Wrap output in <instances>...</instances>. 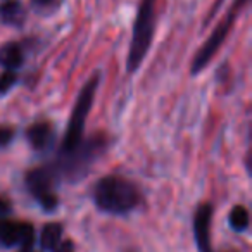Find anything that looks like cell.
<instances>
[{
    "label": "cell",
    "instance_id": "7a4b0ae2",
    "mask_svg": "<svg viewBox=\"0 0 252 252\" xmlns=\"http://www.w3.org/2000/svg\"><path fill=\"white\" fill-rule=\"evenodd\" d=\"M156 2L158 0H140V5H138L133 26V38H131L128 61H126V67L130 73H135L140 67L151 49L156 23Z\"/></svg>",
    "mask_w": 252,
    "mask_h": 252
},
{
    "label": "cell",
    "instance_id": "ba28073f",
    "mask_svg": "<svg viewBox=\"0 0 252 252\" xmlns=\"http://www.w3.org/2000/svg\"><path fill=\"white\" fill-rule=\"evenodd\" d=\"M26 135H28V140L33 149L43 151V149L49 147V144L52 142L54 130L49 123H36V125L30 126V130Z\"/></svg>",
    "mask_w": 252,
    "mask_h": 252
},
{
    "label": "cell",
    "instance_id": "4fadbf2b",
    "mask_svg": "<svg viewBox=\"0 0 252 252\" xmlns=\"http://www.w3.org/2000/svg\"><path fill=\"white\" fill-rule=\"evenodd\" d=\"M16 83V74L14 71H4L0 74V95L7 94L12 88V85Z\"/></svg>",
    "mask_w": 252,
    "mask_h": 252
},
{
    "label": "cell",
    "instance_id": "9c48e42d",
    "mask_svg": "<svg viewBox=\"0 0 252 252\" xmlns=\"http://www.w3.org/2000/svg\"><path fill=\"white\" fill-rule=\"evenodd\" d=\"M25 61L23 50L18 43H7V45L0 47V66L5 67L7 71H14Z\"/></svg>",
    "mask_w": 252,
    "mask_h": 252
},
{
    "label": "cell",
    "instance_id": "8fae6325",
    "mask_svg": "<svg viewBox=\"0 0 252 252\" xmlns=\"http://www.w3.org/2000/svg\"><path fill=\"white\" fill-rule=\"evenodd\" d=\"M0 18L7 25L18 26L25 19V9L16 0H9V2H4V4L0 5Z\"/></svg>",
    "mask_w": 252,
    "mask_h": 252
},
{
    "label": "cell",
    "instance_id": "30bf717a",
    "mask_svg": "<svg viewBox=\"0 0 252 252\" xmlns=\"http://www.w3.org/2000/svg\"><path fill=\"white\" fill-rule=\"evenodd\" d=\"M63 242V226L57 223H49L43 226L42 235H40V244L45 251L54 252L59 244Z\"/></svg>",
    "mask_w": 252,
    "mask_h": 252
},
{
    "label": "cell",
    "instance_id": "9a60e30c",
    "mask_svg": "<svg viewBox=\"0 0 252 252\" xmlns=\"http://www.w3.org/2000/svg\"><path fill=\"white\" fill-rule=\"evenodd\" d=\"M12 138V131L7 130V128H0V147H4L11 142Z\"/></svg>",
    "mask_w": 252,
    "mask_h": 252
},
{
    "label": "cell",
    "instance_id": "277c9868",
    "mask_svg": "<svg viewBox=\"0 0 252 252\" xmlns=\"http://www.w3.org/2000/svg\"><path fill=\"white\" fill-rule=\"evenodd\" d=\"M244 4H247V0H235L233 7L230 9L228 16L216 26V30L211 33V36L206 40V43L199 49V52L195 54L193 63H192V73L193 74L200 73V71L209 64V61L214 57V54L220 50V47L223 45V42L226 40L228 33H230L231 25H233V21H235V16H237V12L240 11Z\"/></svg>",
    "mask_w": 252,
    "mask_h": 252
},
{
    "label": "cell",
    "instance_id": "7c38bea8",
    "mask_svg": "<svg viewBox=\"0 0 252 252\" xmlns=\"http://www.w3.org/2000/svg\"><path fill=\"white\" fill-rule=\"evenodd\" d=\"M230 224L237 231L245 230L249 226V211L244 206H235L230 213Z\"/></svg>",
    "mask_w": 252,
    "mask_h": 252
},
{
    "label": "cell",
    "instance_id": "6da1fadb",
    "mask_svg": "<svg viewBox=\"0 0 252 252\" xmlns=\"http://www.w3.org/2000/svg\"><path fill=\"white\" fill-rule=\"evenodd\" d=\"M95 204L102 211L123 214L131 211L140 200L137 187L121 176H105L95 185Z\"/></svg>",
    "mask_w": 252,
    "mask_h": 252
},
{
    "label": "cell",
    "instance_id": "8992f818",
    "mask_svg": "<svg viewBox=\"0 0 252 252\" xmlns=\"http://www.w3.org/2000/svg\"><path fill=\"white\" fill-rule=\"evenodd\" d=\"M35 240V230L28 223H18L2 218L0 220V244L5 247L28 249Z\"/></svg>",
    "mask_w": 252,
    "mask_h": 252
},
{
    "label": "cell",
    "instance_id": "5bb4252c",
    "mask_svg": "<svg viewBox=\"0 0 252 252\" xmlns=\"http://www.w3.org/2000/svg\"><path fill=\"white\" fill-rule=\"evenodd\" d=\"M11 213V202L5 197H0V220Z\"/></svg>",
    "mask_w": 252,
    "mask_h": 252
},
{
    "label": "cell",
    "instance_id": "52a82bcc",
    "mask_svg": "<svg viewBox=\"0 0 252 252\" xmlns=\"http://www.w3.org/2000/svg\"><path fill=\"white\" fill-rule=\"evenodd\" d=\"M211 216H213L211 204L199 206L195 216H193V233H195L197 247L200 252H213L211 249Z\"/></svg>",
    "mask_w": 252,
    "mask_h": 252
},
{
    "label": "cell",
    "instance_id": "3957f363",
    "mask_svg": "<svg viewBox=\"0 0 252 252\" xmlns=\"http://www.w3.org/2000/svg\"><path fill=\"white\" fill-rule=\"evenodd\" d=\"M97 87H98V74H95L81 88L80 95L76 98V104L73 107V112H71L69 123H67V128H66V135H64V140H63L64 152H71L81 142L83 130H85V121H87L88 112H90L92 105H94V97H95V92H97Z\"/></svg>",
    "mask_w": 252,
    "mask_h": 252
},
{
    "label": "cell",
    "instance_id": "5b68a950",
    "mask_svg": "<svg viewBox=\"0 0 252 252\" xmlns=\"http://www.w3.org/2000/svg\"><path fill=\"white\" fill-rule=\"evenodd\" d=\"M54 173L49 168H36L28 173L26 185L35 199L42 204L43 209H54L57 206V197L54 193Z\"/></svg>",
    "mask_w": 252,
    "mask_h": 252
}]
</instances>
